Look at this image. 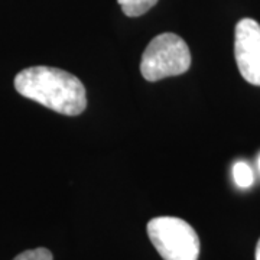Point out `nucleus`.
<instances>
[{
  "mask_svg": "<svg viewBox=\"0 0 260 260\" xmlns=\"http://www.w3.org/2000/svg\"><path fill=\"white\" fill-rule=\"evenodd\" d=\"M20 95L65 116H78L87 107V93L75 75L54 67H30L15 77Z\"/></svg>",
  "mask_w": 260,
  "mask_h": 260,
  "instance_id": "obj_1",
  "label": "nucleus"
},
{
  "mask_svg": "<svg viewBox=\"0 0 260 260\" xmlns=\"http://www.w3.org/2000/svg\"><path fill=\"white\" fill-rule=\"evenodd\" d=\"M191 67V52L186 42L175 34H160L145 49L140 73L150 83L186 73Z\"/></svg>",
  "mask_w": 260,
  "mask_h": 260,
  "instance_id": "obj_2",
  "label": "nucleus"
},
{
  "mask_svg": "<svg viewBox=\"0 0 260 260\" xmlns=\"http://www.w3.org/2000/svg\"><path fill=\"white\" fill-rule=\"evenodd\" d=\"M148 236L164 260H198V234L178 217H156L150 220Z\"/></svg>",
  "mask_w": 260,
  "mask_h": 260,
  "instance_id": "obj_3",
  "label": "nucleus"
},
{
  "mask_svg": "<svg viewBox=\"0 0 260 260\" xmlns=\"http://www.w3.org/2000/svg\"><path fill=\"white\" fill-rule=\"evenodd\" d=\"M234 56L243 78L260 87V25L254 19L244 18L236 25Z\"/></svg>",
  "mask_w": 260,
  "mask_h": 260,
  "instance_id": "obj_4",
  "label": "nucleus"
},
{
  "mask_svg": "<svg viewBox=\"0 0 260 260\" xmlns=\"http://www.w3.org/2000/svg\"><path fill=\"white\" fill-rule=\"evenodd\" d=\"M121 10L129 18H138L150 10L158 0H117Z\"/></svg>",
  "mask_w": 260,
  "mask_h": 260,
  "instance_id": "obj_5",
  "label": "nucleus"
},
{
  "mask_svg": "<svg viewBox=\"0 0 260 260\" xmlns=\"http://www.w3.org/2000/svg\"><path fill=\"white\" fill-rule=\"evenodd\" d=\"M233 178H234V182L240 188H249L253 185V181H254L253 171L246 162H237L233 167Z\"/></svg>",
  "mask_w": 260,
  "mask_h": 260,
  "instance_id": "obj_6",
  "label": "nucleus"
},
{
  "mask_svg": "<svg viewBox=\"0 0 260 260\" xmlns=\"http://www.w3.org/2000/svg\"><path fill=\"white\" fill-rule=\"evenodd\" d=\"M13 260H54V256L45 247H38L20 253Z\"/></svg>",
  "mask_w": 260,
  "mask_h": 260,
  "instance_id": "obj_7",
  "label": "nucleus"
},
{
  "mask_svg": "<svg viewBox=\"0 0 260 260\" xmlns=\"http://www.w3.org/2000/svg\"><path fill=\"white\" fill-rule=\"evenodd\" d=\"M256 260H260V240L257 242V246H256Z\"/></svg>",
  "mask_w": 260,
  "mask_h": 260,
  "instance_id": "obj_8",
  "label": "nucleus"
},
{
  "mask_svg": "<svg viewBox=\"0 0 260 260\" xmlns=\"http://www.w3.org/2000/svg\"><path fill=\"white\" fill-rule=\"evenodd\" d=\"M259 169H260V156H259Z\"/></svg>",
  "mask_w": 260,
  "mask_h": 260,
  "instance_id": "obj_9",
  "label": "nucleus"
}]
</instances>
